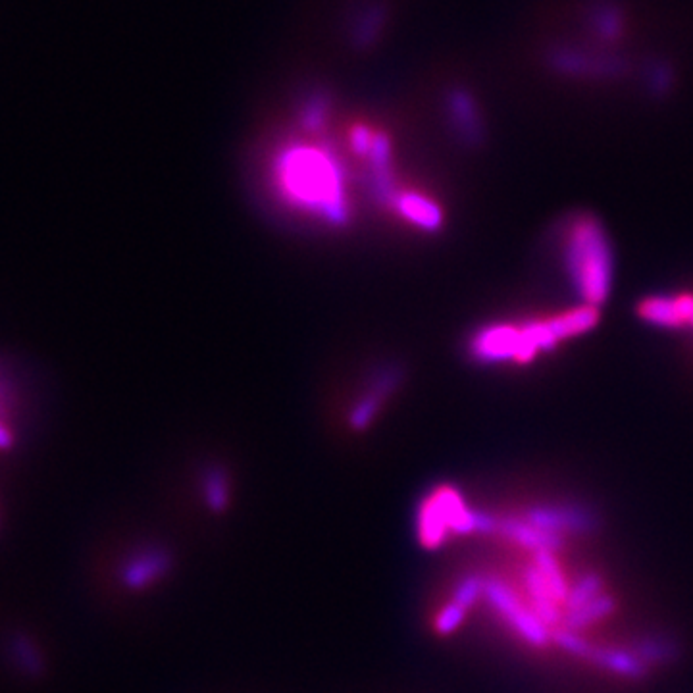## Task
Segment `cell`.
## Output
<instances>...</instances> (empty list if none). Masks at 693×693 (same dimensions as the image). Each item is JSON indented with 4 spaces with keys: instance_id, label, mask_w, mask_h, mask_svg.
<instances>
[{
    "instance_id": "1",
    "label": "cell",
    "mask_w": 693,
    "mask_h": 693,
    "mask_svg": "<svg viewBox=\"0 0 693 693\" xmlns=\"http://www.w3.org/2000/svg\"><path fill=\"white\" fill-rule=\"evenodd\" d=\"M568 274L586 305L599 307L613 283V251L601 222L590 216H574L563 235Z\"/></svg>"
},
{
    "instance_id": "3",
    "label": "cell",
    "mask_w": 693,
    "mask_h": 693,
    "mask_svg": "<svg viewBox=\"0 0 693 693\" xmlns=\"http://www.w3.org/2000/svg\"><path fill=\"white\" fill-rule=\"evenodd\" d=\"M638 312L647 324L661 328H693V295L676 297H647Z\"/></svg>"
},
{
    "instance_id": "2",
    "label": "cell",
    "mask_w": 693,
    "mask_h": 693,
    "mask_svg": "<svg viewBox=\"0 0 693 693\" xmlns=\"http://www.w3.org/2000/svg\"><path fill=\"white\" fill-rule=\"evenodd\" d=\"M283 187L299 205L324 208V212H337V178L334 170L320 156L293 158L285 170Z\"/></svg>"
}]
</instances>
